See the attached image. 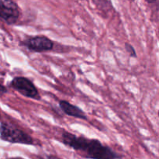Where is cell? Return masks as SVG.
<instances>
[{
    "mask_svg": "<svg viewBox=\"0 0 159 159\" xmlns=\"http://www.w3.org/2000/svg\"><path fill=\"white\" fill-rule=\"evenodd\" d=\"M61 141L65 145L80 152L82 155L89 159H117L119 155L110 147L104 145L97 139H90L63 131Z\"/></svg>",
    "mask_w": 159,
    "mask_h": 159,
    "instance_id": "6da1fadb",
    "label": "cell"
},
{
    "mask_svg": "<svg viewBox=\"0 0 159 159\" xmlns=\"http://www.w3.org/2000/svg\"><path fill=\"white\" fill-rule=\"evenodd\" d=\"M0 138L2 141L12 144L34 145V140L30 135L23 130L14 127L7 123L2 121L0 124Z\"/></svg>",
    "mask_w": 159,
    "mask_h": 159,
    "instance_id": "7a4b0ae2",
    "label": "cell"
},
{
    "mask_svg": "<svg viewBox=\"0 0 159 159\" xmlns=\"http://www.w3.org/2000/svg\"><path fill=\"white\" fill-rule=\"evenodd\" d=\"M10 86L25 97L35 100L41 99V96L34 82L24 76L14 77L11 81Z\"/></svg>",
    "mask_w": 159,
    "mask_h": 159,
    "instance_id": "3957f363",
    "label": "cell"
},
{
    "mask_svg": "<svg viewBox=\"0 0 159 159\" xmlns=\"http://www.w3.org/2000/svg\"><path fill=\"white\" fill-rule=\"evenodd\" d=\"M33 52L43 53L50 51L54 48V43L52 40L43 35L29 37L24 39L20 43Z\"/></svg>",
    "mask_w": 159,
    "mask_h": 159,
    "instance_id": "277c9868",
    "label": "cell"
},
{
    "mask_svg": "<svg viewBox=\"0 0 159 159\" xmlns=\"http://www.w3.org/2000/svg\"><path fill=\"white\" fill-rule=\"evenodd\" d=\"M20 9L13 0H0V17L8 25H14L20 16Z\"/></svg>",
    "mask_w": 159,
    "mask_h": 159,
    "instance_id": "5b68a950",
    "label": "cell"
},
{
    "mask_svg": "<svg viewBox=\"0 0 159 159\" xmlns=\"http://www.w3.org/2000/svg\"><path fill=\"white\" fill-rule=\"evenodd\" d=\"M59 107L61 110L66 115L81 120H87V116L85 112L77 106L71 104L66 100L59 101Z\"/></svg>",
    "mask_w": 159,
    "mask_h": 159,
    "instance_id": "8992f818",
    "label": "cell"
},
{
    "mask_svg": "<svg viewBox=\"0 0 159 159\" xmlns=\"http://www.w3.org/2000/svg\"><path fill=\"white\" fill-rule=\"evenodd\" d=\"M125 49L127 51V52L128 53L129 55L131 57H137V52L135 51L134 48L132 46L130 43H125Z\"/></svg>",
    "mask_w": 159,
    "mask_h": 159,
    "instance_id": "52a82bcc",
    "label": "cell"
},
{
    "mask_svg": "<svg viewBox=\"0 0 159 159\" xmlns=\"http://www.w3.org/2000/svg\"><path fill=\"white\" fill-rule=\"evenodd\" d=\"M6 92H7V89H6V87H5L3 85H1V87H0V93H1V96H2L3 94L6 93Z\"/></svg>",
    "mask_w": 159,
    "mask_h": 159,
    "instance_id": "ba28073f",
    "label": "cell"
},
{
    "mask_svg": "<svg viewBox=\"0 0 159 159\" xmlns=\"http://www.w3.org/2000/svg\"><path fill=\"white\" fill-rule=\"evenodd\" d=\"M47 159H61L60 158H58L57 156H56V155H48V158Z\"/></svg>",
    "mask_w": 159,
    "mask_h": 159,
    "instance_id": "9c48e42d",
    "label": "cell"
},
{
    "mask_svg": "<svg viewBox=\"0 0 159 159\" xmlns=\"http://www.w3.org/2000/svg\"><path fill=\"white\" fill-rule=\"evenodd\" d=\"M144 1H145L146 2L149 3V4H153V3H155L157 0H144Z\"/></svg>",
    "mask_w": 159,
    "mask_h": 159,
    "instance_id": "30bf717a",
    "label": "cell"
},
{
    "mask_svg": "<svg viewBox=\"0 0 159 159\" xmlns=\"http://www.w3.org/2000/svg\"><path fill=\"white\" fill-rule=\"evenodd\" d=\"M8 159H24V158H21V157H15V158H9Z\"/></svg>",
    "mask_w": 159,
    "mask_h": 159,
    "instance_id": "8fae6325",
    "label": "cell"
},
{
    "mask_svg": "<svg viewBox=\"0 0 159 159\" xmlns=\"http://www.w3.org/2000/svg\"><path fill=\"white\" fill-rule=\"evenodd\" d=\"M158 116H159V110H158Z\"/></svg>",
    "mask_w": 159,
    "mask_h": 159,
    "instance_id": "7c38bea8",
    "label": "cell"
}]
</instances>
